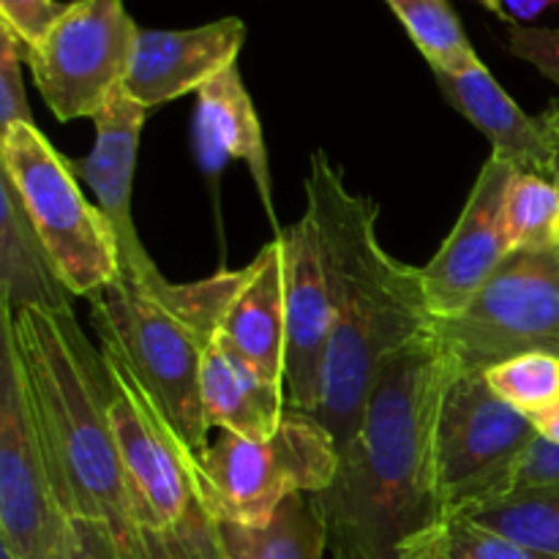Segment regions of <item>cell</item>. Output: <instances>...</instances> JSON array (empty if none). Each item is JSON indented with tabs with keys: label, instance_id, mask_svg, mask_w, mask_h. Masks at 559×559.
<instances>
[{
	"label": "cell",
	"instance_id": "cell-9",
	"mask_svg": "<svg viewBox=\"0 0 559 559\" xmlns=\"http://www.w3.org/2000/svg\"><path fill=\"white\" fill-rule=\"evenodd\" d=\"M431 333L456 371H489L527 353L559 358V249L511 251L459 314Z\"/></svg>",
	"mask_w": 559,
	"mask_h": 559
},
{
	"label": "cell",
	"instance_id": "cell-23",
	"mask_svg": "<svg viewBox=\"0 0 559 559\" xmlns=\"http://www.w3.org/2000/svg\"><path fill=\"white\" fill-rule=\"evenodd\" d=\"M464 516L527 549L559 559V486L513 491L506 500H497Z\"/></svg>",
	"mask_w": 559,
	"mask_h": 559
},
{
	"label": "cell",
	"instance_id": "cell-7",
	"mask_svg": "<svg viewBox=\"0 0 559 559\" xmlns=\"http://www.w3.org/2000/svg\"><path fill=\"white\" fill-rule=\"evenodd\" d=\"M211 500L218 519L265 524L293 495H320L338 473V445L314 415L289 409L265 440L211 431L205 453Z\"/></svg>",
	"mask_w": 559,
	"mask_h": 559
},
{
	"label": "cell",
	"instance_id": "cell-11",
	"mask_svg": "<svg viewBox=\"0 0 559 559\" xmlns=\"http://www.w3.org/2000/svg\"><path fill=\"white\" fill-rule=\"evenodd\" d=\"M140 25L123 0H74L52 31L25 49L33 82L58 120L91 118L123 87Z\"/></svg>",
	"mask_w": 559,
	"mask_h": 559
},
{
	"label": "cell",
	"instance_id": "cell-3",
	"mask_svg": "<svg viewBox=\"0 0 559 559\" xmlns=\"http://www.w3.org/2000/svg\"><path fill=\"white\" fill-rule=\"evenodd\" d=\"M16 355L60 502L98 559H142L129 478L104 396L102 349L69 314H11Z\"/></svg>",
	"mask_w": 559,
	"mask_h": 559
},
{
	"label": "cell",
	"instance_id": "cell-31",
	"mask_svg": "<svg viewBox=\"0 0 559 559\" xmlns=\"http://www.w3.org/2000/svg\"><path fill=\"white\" fill-rule=\"evenodd\" d=\"M557 3L559 0H502L508 20L516 22V25H527V22H533L535 16H540Z\"/></svg>",
	"mask_w": 559,
	"mask_h": 559
},
{
	"label": "cell",
	"instance_id": "cell-35",
	"mask_svg": "<svg viewBox=\"0 0 559 559\" xmlns=\"http://www.w3.org/2000/svg\"><path fill=\"white\" fill-rule=\"evenodd\" d=\"M480 5H486V9L491 11V14H497L500 16V20H506V22H511L508 20V14H506V5H502V0H478Z\"/></svg>",
	"mask_w": 559,
	"mask_h": 559
},
{
	"label": "cell",
	"instance_id": "cell-36",
	"mask_svg": "<svg viewBox=\"0 0 559 559\" xmlns=\"http://www.w3.org/2000/svg\"><path fill=\"white\" fill-rule=\"evenodd\" d=\"M0 559H16L14 555H11V551H5L3 546H0Z\"/></svg>",
	"mask_w": 559,
	"mask_h": 559
},
{
	"label": "cell",
	"instance_id": "cell-17",
	"mask_svg": "<svg viewBox=\"0 0 559 559\" xmlns=\"http://www.w3.org/2000/svg\"><path fill=\"white\" fill-rule=\"evenodd\" d=\"M218 338L249 360L267 382L284 388L287 358V273L284 243L273 238L249 262V278L229 304Z\"/></svg>",
	"mask_w": 559,
	"mask_h": 559
},
{
	"label": "cell",
	"instance_id": "cell-4",
	"mask_svg": "<svg viewBox=\"0 0 559 559\" xmlns=\"http://www.w3.org/2000/svg\"><path fill=\"white\" fill-rule=\"evenodd\" d=\"M246 278L249 265L189 284L167 282L162 271L147 278L120 271L112 284L87 298L104 353L129 369L194 456L211 442L202 409V358Z\"/></svg>",
	"mask_w": 559,
	"mask_h": 559
},
{
	"label": "cell",
	"instance_id": "cell-25",
	"mask_svg": "<svg viewBox=\"0 0 559 559\" xmlns=\"http://www.w3.org/2000/svg\"><path fill=\"white\" fill-rule=\"evenodd\" d=\"M511 251L559 249V186L538 173H513L506 194Z\"/></svg>",
	"mask_w": 559,
	"mask_h": 559
},
{
	"label": "cell",
	"instance_id": "cell-24",
	"mask_svg": "<svg viewBox=\"0 0 559 559\" xmlns=\"http://www.w3.org/2000/svg\"><path fill=\"white\" fill-rule=\"evenodd\" d=\"M399 559H555L527 549L464 513H445L440 522L415 535Z\"/></svg>",
	"mask_w": 559,
	"mask_h": 559
},
{
	"label": "cell",
	"instance_id": "cell-28",
	"mask_svg": "<svg viewBox=\"0 0 559 559\" xmlns=\"http://www.w3.org/2000/svg\"><path fill=\"white\" fill-rule=\"evenodd\" d=\"M66 9L69 3H60V0H0V25L11 31L25 52L52 31Z\"/></svg>",
	"mask_w": 559,
	"mask_h": 559
},
{
	"label": "cell",
	"instance_id": "cell-20",
	"mask_svg": "<svg viewBox=\"0 0 559 559\" xmlns=\"http://www.w3.org/2000/svg\"><path fill=\"white\" fill-rule=\"evenodd\" d=\"M69 295L14 186L0 175V304L9 314H69Z\"/></svg>",
	"mask_w": 559,
	"mask_h": 559
},
{
	"label": "cell",
	"instance_id": "cell-6",
	"mask_svg": "<svg viewBox=\"0 0 559 559\" xmlns=\"http://www.w3.org/2000/svg\"><path fill=\"white\" fill-rule=\"evenodd\" d=\"M0 162L69 293L91 298L112 284L120 276L118 238L102 207L80 191L69 158L36 123H16L0 134Z\"/></svg>",
	"mask_w": 559,
	"mask_h": 559
},
{
	"label": "cell",
	"instance_id": "cell-15",
	"mask_svg": "<svg viewBox=\"0 0 559 559\" xmlns=\"http://www.w3.org/2000/svg\"><path fill=\"white\" fill-rule=\"evenodd\" d=\"M246 25L238 16L207 22L189 31L140 27L123 91L145 109L197 93L202 85L238 63Z\"/></svg>",
	"mask_w": 559,
	"mask_h": 559
},
{
	"label": "cell",
	"instance_id": "cell-1",
	"mask_svg": "<svg viewBox=\"0 0 559 559\" xmlns=\"http://www.w3.org/2000/svg\"><path fill=\"white\" fill-rule=\"evenodd\" d=\"M453 364L426 333L380 366L364 418L317 495L331 559H399L445 516L437 495L435 426Z\"/></svg>",
	"mask_w": 559,
	"mask_h": 559
},
{
	"label": "cell",
	"instance_id": "cell-22",
	"mask_svg": "<svg viewBox=\"0 0 559 559\" xmlns=\"http://www.w3.org/2000/svg\"><path fill=\"white\" fill-rule=\"evenodd\" d=\"M435 74H456L478 63L462 20L448 0H385Z\"/></svg>",
	"mask_w": 559,
	"mask_h": 559
},
{
	"label": "cell",
	"instance_id": "cell-12",
	"mask_svg": "<svg viewBox=\"0 0 559 559\" xmlns=\"http://www.w3.org/2000/svg\"><path fill=\"white\" fill-rule=\"evenodd\" d=\"M287 273V358L284 393L287 407L317 415L322 402L328 347L336 325V298L325 265L320 229L309 213L293 227L278 229Z\"/></svg>",
	"mask_w": 559,
	"mask_h": 559
},
{
	"label": "cell",
	"instance_id": "cell-32",
	"mask_svg": "<svg viewBox=\"0 0 559 559\" xmlns=\"http://www.w3.org/2000/svg\"><path fill=\"white\" fill-rule=\"evenodd\" d=\"M533 426L538 429V435L549 437V440L559 442V402L555 404V407H549L546 413H538L533 415Z\"/></svg>",
	"mask_w": 559,
	"mask_h": 559
},
{
	"label": "cell",
	"instance_id": "cell-18",
	"mask_svg": "<svg viewBox=\"0 0 559 559\" xmlns=\"http://www.w3.org/2000/svg\"><path fill=\"white\" fill-rule=\"evenodd\" d=\"M194 145L207 173H222L229 158H240L254 175L267 216L276 224L271 205V167H267L265 136H262L260 115L246 91L238 63L197 91Z\"/></svg>",
	"mask_w": 559,
	"mask_h": 559
},
{
	"label": "cell",
	"instance_id": "cell-33",
	"mask_svg": "<svg viewBox=\"0 0 559 559\" xmlns=\"http://www.w3.org/2000/svg\"><path fill=\"white\" fill-rule=\"evenodd\" d=\"M546 118H549L551 136H555V167H551V180L559 186V102H555L546 109Z\"/></svg>",
	"mask_w": 559,
	"mask_h": 559
},
{
	"label": "cell",
	"instance_id": "cell-5",
	"mask_svg": "<svg viewBox=\"0 0 559 559\" xmlns=\"http://www.w3.org/2000/svg\"><path fill=\"white\" fill-rule=\"evenodd\" d=\"M104 396L129 478L142 559H229L200 456L178 440L115 355L104 353Z\"/></svg>",
	"mask_w": 559,
	"mask_h": 559
},
{
	"label": "cell",
	"instance_id": "cell-29",
	"mask_svg": "<svg viewBox=\"0 0 559 559\" xmlns=\"http://www.w3.org/2000/svg\"><path fill=\"white\" fill-rule=\"evenodd\" d=\"M506 44L508 52L535 66L546 80L559 87V27H533L511 22Z\"/></svg>",
	"mask_w": 559,
	"mask_h": 559
},
{
	"label": "cell",
	"instance_id": "cell-14",
	"mask_svg": "<svg viewBox=\"0 0 559 559\" xmlns=\"http://www.w3.org/2000/svg\"><path fill=\"white\" fill-rule=\"evenodd\" d=\"M151 109L129 96L120 87L109 102L93 115L96 123V145L85 158H74L71 173L87 183L96 194V205L112 224L120 249V271L136 278L156 276L158 267L142 246L131 216V189H134L136 153H140L142 126Z\"/></svg>",
	"mask_w": 559,
	"mask_h": 559
},
{
	"label": "cell",
	"instance_id": "cell-21",
	"mask_svg": "<svg viewBox=\"0 0 559 559\" xmlns=\"http://www.w3.org/2000/svg\"><path fill=\"white\" fill-rule=\"evenodd\" d=\"M229 559H328L325 516L317 495H293L265 524L222 519Z\"/></svg>",
	"mask_w": 559,
	"mask_h": 559
},
{
	"label": "cell",
	"instance_id": "cell-10",
	"mask_svg": "<svg viewBox=\"0 0 559 559\" xmlns=\"http://www.w3.org/2000/svg\"><path fill=\"white\" fill-rule=\"evenodd\" d=\"M74 538L0 306V546L16 559H58Z\"/></svg>",
	"mask_w": 559,
	"mask_h": 559
},
{
	"label": "cell",
	"instance_id": "cell-34",
	"mask_svg": "<svg viewBox=\"0 0 559 559\" xmlns=\"http://www.w3.org/2000/svg\"><path fill=\"white\" fill-rule=\"evenodd\" d=\"M74 530H76V527H74ZM58 559H98V557L93 555V551H91V546H87L85 540L80 538V533H76V538L71 540V544H69V549H66L63 555H60Z\"/></svg>",
	"mask_w": 559,
	"mask_h": 559
},
{
	"label": "cell",
	"instance_id": "cell-16",
	"mask_svg": "<svg viewBox=\"0 0 559 559\" xmlns=\"http://www.w3.org/2000/svg\"><path fill=\"white\" fill-rule=\"evenodd\" d=\"M442 96L464 115L486 140L491 153L506 158L519 173H538L551 178L555 167V136L546 112L527 115L506 87L491 76L484 60L456 74H435Z\"/></svg>",
	"mask_w": 559,
	"mask_h": 559
},
{
	"label": "cell",
	"instance_id": "cell-2",
	"mask_svg": "<svg viewBox=\"0 0 559 559\" xmlns=\"http://www.w3.org/2000/svg\"><path fill=\"white\" fill-rule=\"evenodd\" d=\"M306 213L314 218L336 298V325L314 418L336 440H353L380 366L431 331L424 273L382 249L377 207L353 194L325 151H314L306 178Z\"/></svg>",
	"mask_w": 559,
	"mask_h": 559
},
{
	"label": "cell",
	"instance_id": "cell-27",
	"mask_svg": "<svg viewBox=\"0 0 559 559\" xmlns=\"http://www.w3.org/2000/svg\"><path fill=\"white\" fill-rule=\"evenodd\" d=\"M22 60L20 41L0 25V134L16 123H33L22 82Z\"/></svg>",
	"mask_w": 559,
	"mask_h": 559
},
{
	"label": "cell",
	"instance_id": "cell-26",
	"mask_svg": "<svg viewBox=\"0 0 559 559\" xmlns=\"http://www.w3.org/2000/svg\"><path fill=\"white\" fill-rule=\"evenodd\" d=\"M491 391L527 418L546 413L559 402V358L549 353H527L484 371Z\"/></svg>",
	"mask_w": 559,
	"mask_h": 559
},
{
	"label": "cell",
	"instance_id": "cell-19",
	"mask_svg": "<svg viewBox=\"0 0 559 559\" xmlns=\"http://www.w3.org/2000/svg\"><path fill=\"white\" fill-rule=\"evenodd\" d=\"M202 409L211 431L265 440L287 413V393L267 382L254 366L240 358L224 338H213L200 371Z\"/></svg>",
	"mask_w": 559,
	"mask_h": 559
},
{
	"label": "cell",
	"instance_id": "cell-8",
	"mask_svg": "<svg viewBox=\"0 0 559 559\" xmlns=\"http://www.w3.org/2000/svg\"><path fill=\"white\" fill-rule=\"evenodd\" d=\"M538 437L502 402L484 371H451L435 426L437 495L445 513H469L513 495L519 462Z\"/></svg>",
	"mask_w": 559,
	"mask_h": 559
},
{
	"label": "cell",
	"instance_id": "cell-13",
	"mask_svg": "<svg viewBox=\"0 0 559 559\" xmlns=\"http://www.w3.org/2000/svg\"><path fill=\"white\" fill-rule=\"evenodd\" d=\"M516 167L491 153L475 178L456 227L424 273L426 300L435 320L459 314L511 254L506 238V194Z\"/></svg>",
	"mask_w": 559,
	"mask_h": 559
},
{
	"label": "cell",
	"instance_id": "cell-30",
	"mask_svg": "<svg viewBox=\"0 0 559 559\" xmlns=\"http://www.w3.org/2000/svg\"><path fill=\"white\" fill-rule=\"evenodd\" d=\"M559 486V442L538 435L519 462L513 491Z\"/></svg>",
	"mask_w": 559,
	"mask_h": 559
}]
</instances>
